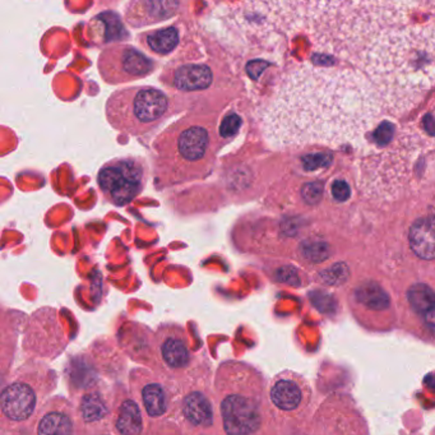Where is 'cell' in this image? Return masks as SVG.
Returning a JSON list of instances; mask_svg holds the SVG:
<instances>
[{
    "label": "cell",
    "instance_id": "obj_1",
    "mask_svg": "<svg viewBox=\"0 0 435 435\" xmlns=\"http://www.w3.org/2000/svg\"><path fill=\"white\" fill-rule=\"evenodd\" d=\"M434 1L222 4L213 32L275 148L360 142L434 82Z\"/></svg>",
    "mask_w": 435,
    "mask_h": 435
},
{
    "label": "cell",
    "instance_id": "obj_2",
    "mask_svg": "<svg viewBox=\"0 0 435 435\" xmlns=\"http://www.w3.org/2000/svg\"><path fill=\"white\" fill-rule=\"evenodd\" d=\"M169 107L165 93L147 86L114 91L105 102L109 125L121 135H144L161 121Z\"/></svg>",
    "mask_w": 435,
    "mask_h": 435
},
{
    "label": "cell",
    "instance_id": "obj_3",
    "mask_svg": "<svg viewBox=\"0 0 435 435\" xmlns=\"http://www.w3.org/2000/svg\"><path fill=\"white\" fill-rule=\"evenodd\" d=\"M147 181V167L142 158L133 156L109 160L100 167L96 181L104 201L124 207L142 193Z\"/></svg>",
    "mask_w": 435,
    "mask_h": 435
},
{
    "label": "cell",
    "instance_id": "obj_4",
    "mask_svg": "<svg viewBox=\"0 0 435 435\" xmlns=\"http://www.w3.org/2000/svg\"><path fill=\"white\" fill-rule=\"evenodd\" d=\"M155 61L129 44L106 46L98 54V75L110 86L144 78L155 70Z\"/></svg>",
    "mask_w": 435,
    "mask_h": 435
},
{
    "label": "cell",
    "instance_id": "obj_5",
    "mask_svg": "<svg viewBox=\"0 0 435 435\" xmlns=\"http://www.w3.org/2000/svg\"><path fill=\"white\" fill-rule=\"evenodd\" d=\"M257 384L234 387L221 401L224 427L229 435H248L261 425V396Z\"/></svg>",
    "mask_w": 435,
    "mask_h": 435
},
{
    "label": "cell",
    "instance_id": "obj_6",
    "mask_svg": "<svg viewBox=\"0 0 435 435\" xmlns=\"http://www.w3.org/2000/svg\"><path fill=\"white\" fill-rule=\"evenodd\" d=\"M175 7L176 3L166 1H130L125 6L124 18L128 26L139 29L169 18Z\"/></svg>",
    "mask_w": 435,
    "mask_h": 435
},
{
    "label": "cell",
    "instance_id": "obj_7",
    "mask_svg": "<svg viewBox=\"0 0 435 435\" xmlns=\"http://www.w3.org/2000/svg\"><path fill=\"white\" fill-rule=\"evenodd\" d=\"M1 409L9 419L26 420L35 409L36 397L27 384L15 383L7 387L1 393Z\"/></svg>",
    "mask_w": 435,
    "mask_h": 435
},
{
    "label": "cell",
    "instance_id": "obj_8",
    "mask_svg": "<svg viewBox=\"0 0 435 435\" xmlns=\"http://www.w3.org/2000/svg\"><path fill=\"white\" fill-rule=\"evenodd\" d=\"M305 397L304 384L296 376H281L270 388V399L282 411H295Z\"/></svg>",
    "mask_w": 435,
    "mask_h": 435
},
{
    "label": "cell",
    "instance_id": "obj_9",
    "mask_svg": "<svg viewBox=\"0 0 435 435\" xmlns=\"http://www.w3.org/2000/svg\"><path fill=\"white\" fill-rule=\"evenodd\" d=\"M410 245L415 254L422 259L434 258V221L433 218H420L410 230Z\"/></svg>",
    "mask_w": 435,
    "mask_h": 435
},
{
    "label": "cell",
    "instance_id": "obj_10",
    "mask_svg": "<svg viewBox=\"0 0 435 435\" xmlns=\"http://www.w3.org/2000/svg\"><path fill=\"white\" fill-rule=\"evenodd\" d=\"M212 82L211 69L206 66L187 64L176 68L174 72L173 83L181 91L204 90Z\"/></svg>",
    "mask_w": 435,
    "mask_h": 435
},
{
    "label": "cell",
    "instance_id": "obj_11",
    "mask_svg": "<svg viewBox=\"0 0 435 435\" xmlns=\"http://www.w3.org/2000/svg\"><path fill=\"white\" fill-rule=\"evenodd\" d=\"M208 144V133L199 127L188 128L178 138V151L181 158L188 161L199 160L204 155Z\"/></svg>",
    "mask_w": 435,
    "mask_h": 435
},
{
    "label": "cell",
    "instance_id": "obj_12",
    "mask_svg": "<svg viewBox=\"0 0 435 435\" xmlns=\"http://www.w3.org/2000/svg\"><path fill=\"white\" fill-rule=\"evenodd\" d=\"M138 41L152 53L167 55L179 44V33L174 27H166L139 35Z\"/></svg>",
    "mask_w": 435,
    "mask_h": 435
},
{
    "label": "cell",
    "instance_id": "obj_13",
    "mask_svg": "<svg viewBox=\"0 0 435 435\" xmlns=\"http://www.w3.org/2000/svg\"><path fill=\"white\" fill-rule=\"evenodd\" d=\"M184 413L188 420L197 427H210L213 420L212 406L202 393H190L184 402Z\"/></svg>",
    "mask_w": 435,
    "mask_h": 435
},
{
    "label": "cell",
    "instance_id": "obj_14",
    "mask_svg": "<svg viewBox=\"0 0 435 435\" xmlns=\"http://www.w3.org/2000/svg\"><path fill=\"white\" fill-rule=\"evenodd\" d=\"M409 301L413 310L419 314L428 318L430 327L433 328L434 323V293L427 285H415L409 291Z\"/></svg>",
    "mask_w": 435,
    "mask_h": 435
},
{
    "label": "cell",
    "instance_id": "obj_15",
    "mask_svg": "<svg viewBox=\"0 0 435 435\" xmlns=\"http://www.w3.org/2000/svg\"><path fill=\"white\" fill-rule=\"evenodd\" d=\"M116 428L123 435H137L142 430V418L133 401H125L121 407Z\"/></svg>",
    "mask_w": 435,
    "mask_h": 435
},
{
    "label": "cell",
    "instance_id": "obj_16",
    "mask_svg": "<svg viewBox=\"0 0 435 435\" xmlns=\"http://www.w3.org/2000/svg\"><path fill=\"white\" fill-rule=\"evenodd\" d=\"M162 356L171 368H183L189 361L187 346L179 338H169L162 345Z\"/></svg>",
    "mask_w": 435,
    "mask_h": 435
},
{
    "label": "cell",
    "instance_id": "obj_17",
    "mask_svg": "<svg viewBox=\"0 0 435 435\" xmlns=\"http://www.w3.org/2000/svg\"><path fill=\"white\" fill-rule=\"evenodd\" d=\"M38 435H73L72 422L63 413H49L38 425Z\"/></svg>",
    "mask_w": 435,
    "mask_h": 435
},
{
    "label": "cell",
    "instance_id": "obj_18",
    "mask_svg": "<svg viewBox=\"0 0 435 435\" xmlns=\"http://www.w3.org/2000/svg\"><path fill=\"white\" fill-rule=\"evenodd\" d=\"M356 296L364 305H367L370 309H375V310H382V309L387 308L390 304L387 293H384L376 284H372V282L360 286L356 291Z\"/></svg>",
    "mask_w": 435,
    "mask_h": 435
},
{
    "label": "cell",
    "instance_id": "obj_19",
    "mask_svg": "<svg viewBox=\"0 0 435 435\" xmlns=\"http://www.w3.org/2000/svg\"><path fill=\"white\" fill-rule=\"evenodd\" d=\"M143 402L151 416H161L166 411L165 393L158 384H148L143 390Z\"/></svg>",
    "mask_w": 435,
    "mask_h": 435
},
{
    "label": "cell",
    "instance_id": "obj_20",
    "mask_svg": "<svg viewBox=\"0 0 435 435\" xmlns=\"http://www.w3.org/2000/svg\"><path fill=\"white\" fill-rule=\"evenodd\" d=\"M106 407L101 398L96 395H90L83 398L82 413L86 421H96L105 416Z\"/></svg>",
    "mask_w": 435,
    "mask_h": 435
},
{
    "label": "cell",
    "instance_id": "obj_21",
    "mask_svg": "<svg viewBox=\"0 0 435 435\" xmlns=\"http://www.w3.org/2000/svg\"><path fill=\"white\" fill-rule=\"evenodd\" d=\"M301 253L310 262H323L330 257V248L324 243L309 241L301 247Z\"/></svg>",
    "mask_w": 435,
    "mask_h": 435
},
{
    "label": "cell",
    "instance_id": "obj_22",
    "mask_svg": "<svg viewBox=\"0 0 435 435\" xmlns=\"http://www.w3.org/2000/svg\"><path fill=\"white\" fill-rule=\"evenodd\" d=\"M332 162L330 153H310L303 158V166L307 171H315L323 167H327Z\"/></svg>",
    "mask_w": 435,
    "mask_h": 435
},
{
    "label": "cell",
    "instance_id": "obj_23",
    "mask_svg": "<svg viewBox=\"0 0 435 435\" xmlns=\"http://www.w3.org/2000/svg\"><path fill=\"white\" fill-rule=\"evenodd\" d=\"M393 137H395V124L390 121H383L373 132V141L379 147H384L386 144H388L393 139Z\"/></svg>",
    "mask_w": 435,
    "mask_h": 435
},
{
    "label": "cell",
    "instance_id": "obj_24",
    "mask_svg": "<svg viewBox=\"0 0 435 435\" xmlns=\"http://www.w3.org/2000/svg\"><path fill=\"white\" fill-rule=\"evenodd\" d=\"M323 185L321 183H308L301 189V194L305 202L309 204H318L322 201Z\"/></svg>",
    "mask_w": 435,
    "mask_h": 435
},
{
    "label": "cell",
    "instance_id": "obj_25",
    "mask_svg": "<svg viewBox=\"0 0 435 435\" xmlns=\"http://www.w3.org/2000/svg\"><path fill=\"white\" fill-rule=\"evenodd\" d=\"M241 125V116L236 115V114H230V115H227L225 119L222 121V123H221L220 133H221L222 137L229 138V137H231V135H235V133L239 130Z\"/></svg>",
    "mask_w": 435,
    "mask_h": 435
},
{
    "label": "cell",
    "instance_id": "obj_26",
    "mask_svg": "<svg viewBox=\"0 0 435 435\" xmlns=\"http://www.w3.org/2000/svg\"><path fill=\"white\" fill-rule=\"evenodd\" d=\"M332 194L338 202H345L351 195V189L345 181H336L332 185Z\"/></svg>",
    "mask_w": 435,
    "mask_h": 435
},
{
    "label": "cell",
    "instance_id": "obj_27",
    "mask_svg": "<svg viewBox=\"0 0 435 435\" xmlns=\"http://www.w3.org/2000/svg\"><path fill=\"white\" fill-rule=\"evenodd\" d=\"M425 130L428 132L429 135H434V121H433V115L428 114L425 116Z\"/></svg>",
    "mask_w": 435,
    "mask_h": 435
}]
</instances>
